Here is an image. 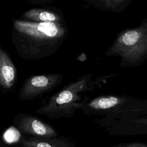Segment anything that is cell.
<instances>
[{
  "instance_id": "obj_4",
  "label": "cell",
  "mask_w": 147,
  "mask_h": 147,
  "mask_svg": "<svg viewBox=\"0 0 147 147\" xmlns=\"http://www.w3.org/2000/svg\"><path fill=\"white\" fill-rule=\"evenodd\" d=\"M120 58L121 67H136L147 61V18L136 27L121 31L105 53Z\"/></svg>"
},
{
  "instance_id": "obj_7",
  "label": "cell",
  "mask_w": 147,
  "mask_h": 147,
  "mask_svg": "<svg viewBox=\"0 0 147 147\" xmlns=\"http://www.w3.org/2000/svg\"><path fill=\"white\" fill-rule=\"evenodd\" d=\"M101 122L111 131L147 133V115L122 119L103 117Z\"/></svg>"
},
{
  "instance_id": "obj_2",
  "label": "cell",
  "mask_w": 147,
  "mask_h": 147,
  "mask_svg": "<svg viewBox=\"0 0 147 147\" xmlns=\"http://www.w3.org/2000/svg\"><path fill=\"white\" fill-rule=\"evenodd\" d=\"M117 75L118 74H111L94 79L92 74L84 75L48 98L36 112L51 119L71 118L75 115L77 104L82 100L85 92L99 88L108 79Z\"/></svg>"
},
{
  "instance_id": "obj_9",
  "label": "cell",
  "mask_w": 147,
  "mask_h": 147,
  "mask_svg": "<svg viewBox=\"0 0 147 147\" xmlns=\"http://www.w3.org/2000/svg\"><path fill=\"white\" fill-rule=\"evenodd\" d=\"M21 20L34 22L65 23L61 10L47 8H32L21 16Z\"/></svg>"
},
{
  "instance_id": "obj_1",
  "label": "cell",
  "mask_w": 147,
  "mask_h": 147,
  "mask_svg": "<svg viewBox=\"0 0 147 147\" xmlns=\"http://www.w3.org/2000/svg\"><path fill=\"white\" fill-rule=\"evenodd\" d=\"M65 23L34 22L14 20L11 42L20 57L26 60H41L54 54L67 40Z\"/></svg>"
},
{
  "instance_id": "obj_12",
  "label": "cell",
  "mask_w": 147,
  "mask_h": 147,
  "mask_svg": "<svg viewBox=\"0 0 147 147\" xmlns=\"http://www.w3.org/2000/svg\"><path fill=\"white\" fill-rule=\"evenodd\" d=\"M20 133L14 128L10 129L7 130L4 134L5 140L9 143H13L17 141L20 138Z\"/></svg>"
},
{
  "instance_id": "obj_8",
  "label": "cell",
  "mask_w": 147,
  "mask_h": 147,
  "mask_svg": "<svg viewBox=\"0 0 147 147\" xmlns=\"http://www.w3.org/2000/svg\"><path fill=\"white\" fill-rule=\"evenodd\" d=\"M17 79V71L7 52L0 45V90H12Z\"/></svg>"
},
{
  "instance_id": "obj_13",
  "label": "cell",
  "mask_w": 147,
  "mask_h": 147,
  "mask_svg": "<svg viewBox=\"0 0 147 147\" xmlns=\"http://www.w3.org/2000/svg\"><path fill=\"white\" fill-rule=\"evenodd\" d=\"M111 147H147V144L138 142L122 143L115 145Z\"/></svg>"
},
{
  "instance_id": "obj_10",
  "label": "cell",
  "mask_w": 147,
  "mask_h": 147,
  "mask_svg": "<svg viewBox=\"0 0 147 147\" xmlns=\"http://www.w3.org/2000/svg\"><path fill=\"white\" fill-rule=\"evenodd\" d=\"M132 0H84L85 7L102 11L121 13L129 6Z\"/></svg>"
},
{
  "instance_id": "obj_5",
  "label": "cell",
  "mask_w": 147,
  "mask_h": 147,
  "mask_svg": "<svg viewBox=\"0 0 147 147\" xmlns=\"http://www.w3.org/2000/svg\"><path fill=\"white\" fill-rule=\"evenodd\" d=\"M63 76L59 73H53L32 76L22 84L18 98L22 101L34 99L48 93L60 84Z\"/></svg>"
},
{
  "instance_id": "obj_6",
  "label": "cell",
  "mask_w": 147,
  "mask_h": 147,
  "mask_svg": "<svg viewBox=\"0 0 147 147\" xmlns=\"http://www.w3.org/2000/svg\"><path fill=\"white\" fill-rule=\"evenodd\" d=\"M14 122L20 130L25 133L44 138H55L57 136L51 125L30 114H18L15 117Z\"/></svg>"
},
{
  "instance_id": "obj_3",
  "label": "cell",
  "mask_w": 147,
  "mask_h": 147,
  "mask_svg": "<svg viewBox=\"0 0 147 147\" xmlns=\"http://www.w3.org/2000/svg\"><path fill=\"white\" fill-rule=\"evenodd\" d=\"M76 108L87 115L128 118L147 115V99L125 95L107 94L94 98L84 95Z\"/></svg>"
},
{
  "instance_id": "obj_14",
  "label": "cell",
  "mask_w": 147,
  "mask_h": 147,
  "mask_svg": "<svg viewBox=\"0 0 147 147\" xmlns=\"http://www.w3.org/2000/svg\"><path fill=\"white\" fill-rule=\"evenodd\" d=\"M29 3L34 4V5H49L52 3L54 0H28Z\"/></svg>"
},
{
  "instance_id": "obj_11",
  "label": "cell",
  "mask_w": 147,
  "mask_h": 147,
  "mask_svg": "<svg viewBox=\"0 0 147 147\" xmlns=\"http://www.w3.org/2000/svg\"><path fill=\"white\" fill-rule=\"evenodd\" d=\"M22 147H70L64 141L54 138L34 137L22 142Z\"/></svg>"
}]
</instances>
